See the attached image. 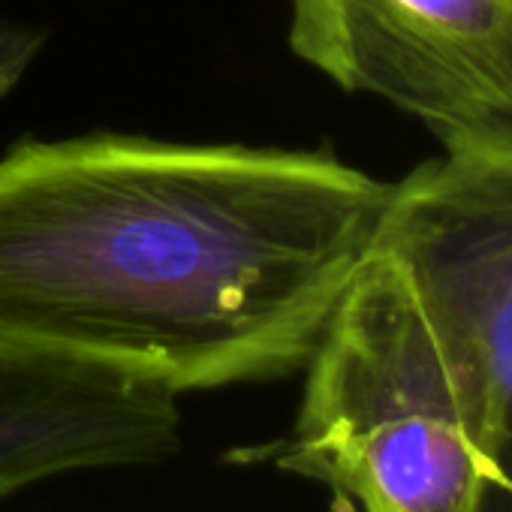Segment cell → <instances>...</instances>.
Listing matches in <instances>:
<instances>
[{"label": "cell", "instance_id": "cell-6", "mask_svg": "<svg viewBox=\"0 0 512 512\" xmlns=\"http://www.w3.org/2000/svg\"><path fill=\"white\" fill-rule=\"evenodd\" d=\"M46 34L25 25H0V100H4L16 82L25 76L31 61L37 58Z\"/></svg>", "mask_w": 512, "mask_h": 512}, {"label": "cell", "instance_id": "cell-4", "mask_svg": "<svg viewBox=\"0 0 512 512\" xmlns=\"http://www.w3.org/2000/svg\"><path fill=\"white\" fill-rule=\"evenodd\" d=\"M485 404L512 473V154H443L392 184L377 247Z\"/></svg>", "mask_w": 512, "mask_h": 512}, {"label": "cell", "instance_id": "cell-1", "mask_svg": "<svg viewBox=\"0 0 512 512\" xmlns=\"http://www.w3.org/2000/svg\"><path fill=\"white\" fill-rule=\"evenodd\" d=\"M389 199L329 151L25 139L0 157V344L175 398L305 371Z\"/></svg>", "mask_w": 512, "mask_h": 512}, {"label": "cell", "instance_id": "cell-3", "mask_svg": "<svg viewBox=\"0 0 512 512\" xmlns=\"http://www.w3.org/2000/svg\"><path fill=\"white\" fill-rule=\"evenodd\" d=\"M290 49L446 154H512V0H293Z\"/></svg>", "mask_w": 512, "mask_h": 512}, {"label": "cell", "instance_id": "cell-5", "mask_svg": "<svg viewBox=\"0 0 512 512\" xmlns=\"http://www.w3.org/2000/svg\"><path fill=\"white\" fill-rule=\"evenodd\" d=\"M178 446L175 395L0 344V500L67 473L160 464Z\"/></svg>", "mask_w": 512, "mask_h": 512}, {"label": "cell", "instance_id": "cell-7", "mask_svg": "<svg viewBox=\"0 0 512 512\" xmlns=\"http://www.w3.org/2000/svg\"><path fill=\"white\" fill-rule=\"evenodd\" d=\"M365 512H383V509H365Z\"/></svg>", "mask_w": 512, "mask_h": 512}, {"label": "cell", "instance_id": "cell-2", "mask_svg": "<svg viewBox=\"0 0 512 512\" xmlns=\"http://www.w3.org/2000/svg\"><path fill=\"white\" fill-rule=\"evenodd\" d=\"M290 437L266 458L362 509L482 512L512 488L500 434L407 275L374 250L314 356Z\"/></svg>", "mask_w": 512, "mask_h": 512}]
</instances>
